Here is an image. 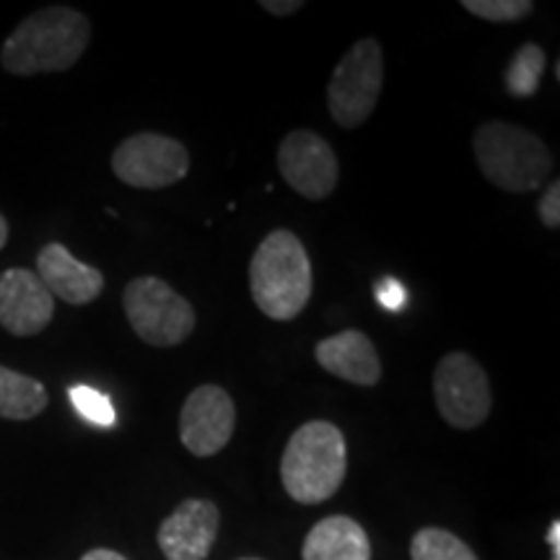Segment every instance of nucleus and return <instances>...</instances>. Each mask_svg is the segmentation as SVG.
Wrapping results in <instances>:
<instances>
[{
  "mask_svg": "<svg viewBox=\"0 0 560 560\" xmlns=\"http://www.w3.org/2000/svg\"><path fill=\"white\" fill-rule=\"evenodd\" d=\"M91 24L81 11L50 5L26 16L3 42L0 62L13 75L60 73L86 52Z\"/></svg>",
  "mask_w": 560,
  "mask_h": 560,
  "instance_id": "1",
  "label": "nucleus"
},
{
  "mask_svg": "<svg viewBox=\"0 0 560 560\" xmlns=\"http://www.w3.org/2000/svg\"><path fill=\"white\" fill-rule=\"evenodd\" d=\"M312 260L293 231H270L249 262V291L265 317L291 322L312 299Z\"/></svg>",
  "mask_w": 560,
  "mask_h": 560,
  "instance_id": "2",
  "label": "nucleus"
},
{
  "mask_svg": "<svg viewBox=\"0 0 560 560\" xmlns=\"http://www.w3.org/2000/svg\"><path fill=\"white\" fill-rule=\"evenodd\" d=\"M348 472L346 436L330 420L299 425L280 457V482L285 493L304 506L332 499Z\"/></svg>",
  "mask_w": 560,
  "mask_h": 560,
  "instance_id": "3",
  "label": "nucleus"
},
{
  "mask_svg": "<svg viewBox=\"0 0 560 560\" xmlns=\"http://www.w3.org/2000/svg\"><path fill=\"white\" fill-rule=\"evenodd\" d=\"M482 177L506 192H535L548 182L552 156L535 132L503 120L480 125L472 138Z\"/></svg>",
  "mask_w": 560,
  "mask_h": 560,
  "instance_id": "4",
  "label": "nucleus"
},
{
  "mask_svg": "<svg viewBox=\"0 0 560 560\" xmlns=\"http://www.w3.org/2000/svg\"><path fill=\"white\" fill-rule=\"evenodd\" d=\"M122 306L132 332L153 348L179 346L190 338L198 322L190 301L156 276L130 280L125 285Z\"/></svg>",
  "mask_w": 560,
  "mask_h": 560,
  "instance_id": "5",
  "label": "nucleus"
},
{
  "mask_svg": "<svg viewBox=\"0 0 560 560\" xmlns=\"http://www.w3.org/2000/svg\"><path fill=\"white\" fill-rule=\"evenodd\" d=\"M384 83V50L374 37H363L342 55L327 83V107L340 128L353 130L374 115Z\"/></svg>",
  "mask_w": 560,
  "mask_h": 560,
  "instance_id": "6",
  "label": "nucleus"
},
{
  "mask_svg": "<svg viewBox=\"0 0 560 560\" xmlns=\"http://www.w3.org/2000/svg\"><path fill=\"white\" fill-rule=\"evenodd\" d=\"M433 397L439 416L459 431L478 429L490 416L493 395L486 369L470 353H446L433 371Z\"/></svg>",
  "mask_w": 560,
  "mask_h": 560,
  "instance_id": "7",
  "label": "nucleus"
},
{
  "mask_svg": "<svg viewBox=\"0 0 560 560\" xmlns=\"http://www.w3.org/2000/svg\"><path fill=\"white\" fill-rule=\"evenodd\" d=\"M112 172L136 190H164L190 172V153L179 140L161 132H136L112 153Z\"/></svg>",
  "mask_w": 560,
  "mask_h": 560,
  "instance_id": "8",
  "label": "nucleus"
},
{
  "mask_svg": "<svg viewBox=\"0 0 560 560\" xmlns=\"http://www.w3.org/2000/svg\"><path fill=\"white\" fill-rule=\"evenodd\" d=\"M278 172L306 200L330 198L340 179L332 145L314 130H291L278 145Z\"/></svg>",
  "mask_w": 560,
  "mask_h": 560,
  "instance_id": "9",
  "label": "nucleus"
},
{
  "mask_svg": "<svg viewBox=\"0 0 560 560\" xmlns=\"http://www.w3.org/2000/svg\"><path fill=\"white\" fill-rule=\"evenodd\" d=\"M236 408L219 384H200L190 392L179 412V436L195 457H213L234 436Z\"/></svg>",
  "mask_w": 560,
  "mask_h": 560,
  "instance_id": "10",
  "label": "nucleus"
},
{
  "mask_svg": "<svg viewBox=\"0 0 560 560\" xmlns=\"http://www.w3.org/2000/svg\"><path fill=\"white\" fill-rule=\"evenodd\" d=\"M221 511L208 499H187L161 522L159 548L166 560H206L219 540Z\"/></svg>",
  "mask_w": 560,
  "mask_h": 560,
  "instance_id": "11",
  "label": "nucleus"
},
{
  "mask_svg": "<svg viewBox=\"0 0 560 560\" xmlns=\"http://www.w3.org/2000/svg\"><path fill=\"white\" fill-rule=\"evenodd\" d=\"M55 299L37 272L11 268L0 272V327L16 338L39 335L52 322Z\"/></svg>",
  "mask_w": 560,
  "mask_h": 560,
  "instance_id": "12",
  "label": "nucleus"
},
{
  "mask_svg": "<svg viewBox=\"0 0 560 560\" xmlns=\"http://www.w3.org/2000/svg\"><path fill=\"white\" fill-rule=\"evenodd\" d=\"M37 276L52 299L66 301L70 306H86L104 291V276L91 265L75 260L68 247L52 242L45 244L37 255Z\"/></svg>",
  "mask_w": 560,
  "mask_h": 560,
  "instance_id": "13",
  "label": "nucleus"
},
{
  "mask_svg": "<svg viewBox=\"0 0 560 560\" xmlns=\"http://www.w3.org/2000/svg\"><path fill=\"white\" fill-rule=\"evenodd\" d=\"M317 363L332 376L355 387H376L382 380V361L374 342L361 330H342L314 348Z\"/></svg>",
  "mask_w": 560,
  "mask_h": 560,
  "instance_id": "14",
  "label": "nucleus"
},
{
  "mask_svg": "<svg viewBox=\"0 0 560 560\" xmlns=\"http://www.w3.org/2000/svg\"><path fill=\"white\" fill-rule=\"evenodd\" d=\"M301 560H371L366 529L350 516H325L301 545Z\"/></svg>",
  "mask_w": 560,
  "mask_h": 560,
  "instance_id": "15",
  "label": "nucleus"
},
{
  "mask_svg": "<svg viewBox=\"0 0 560 560\" xmlns=\"http://www.w3.org/2000/svg\"><path fill=\"white\" fill-rule=\"evenodd\" d=\"M47 397L45 384L19 371L0 366V418L5 420H32L45 412Z\"/></svg>",
  "mask_w": 560,
  "mask_h": 560,
  "instance_id": "16",
  "label": "nucleus"
},
{
  "mask_svg": "<svg viewBox=\"0 0 560 560\" xmlns=\"http://www.w3.org/2000/svg\"><path fill=\"white\" fill-rule=\"evenodd\" d=\"M545 66H548V58H545V50L540 45H535V42L522 45L506 68L509 94L516 96V100H529V96H535L537 89H540Z\"/></svg>",
  "mask_w": 560,
  "mask_h": 560,
  "instance_id": "17",
  "label": "nucleus"
},
{
  "mask_svg": "<svg viewBox=\"0 0 560 560\" xmlns=\"http://www.w3.org/2000/svg\"><path fill=\"white\" fill-rule=\"evenodd\" d=\"M412 560H480L465 540L450 529L423 527L416 532L410 542Z\"/></svg>",
  "mask_w": 560,
  "mask_h": 560,
  "instance_id": "18",
  "label": "nucleus"
},
{
  "mask_svg": "<svg viewBox=\"0 0 560 560\" xmlns=\"http://www.w3.org/2000/svg\"><path fill=\"white\" fill-rule=\"evenodd\" d=\"M462 9L493 24H509V21L527 19L535 11V3L529 0H462Z\"/></svg>",
  "mask_w": 560,
  "mask_h": 560,
  "instance_id": "19",
  "label": "nucleus"
},
{
  "mask_svg": "<svg viewBox=\"0 0 560 560\" xmlns=\"http://www.w3.org/2000/svg\"><path fill=\"white\" fill-rule=\"evenodd\" d=\"M70 402H73V408L81 412L83 418L91 420V423L102 425V429H109V425L117 423V412H115V405L107 395H102L100 389H91V387H70Z\"/></svg>",
  "mask_w": 560,
  "mask_h": 560,
  "instance_id": "20",
  "label": "nucleus"
},
{
  "mask_svg": "<svg viewBox=\"0 0 560 560\" xmlns=\"http://www.w3.org/2000/svg\"><path fill=\"white\" fill-rule=\"evenodd\" d=\"M537 213H540V221L545 226L556 231L560 226V182L552 179L550 187L545 190L540 198V206H537Z\"/></svg>",
  "mask_w": 560,
  "mask_h": 560,
  "instance_id": "21",
  "label": "nucleus"
},
{
  "mask_svg": "<svg viewBox=\"0 0 560 560\" xmlns=\"http://www.w3.org/2000/svg\"><path fill=\"white\" fill-rule=\"evenodd\" d=\"M376 299H380L382 306H387V310L397 312L405 306V299H408V293L400 283H397L395 278H382L380 285H376Z\"/></svg>",
  "mask_w": 560,
  "mask_h": 560,
  "instance_id": "22",
  "label": "nucleus"
},
{
  "mask_svg": "<svg viewBox=\"0 0 560 560\" xmlns=\"http://www.w3.org/2000/svg\"><path fill=\"white\" fill-rule=\"evenodd\" d=\"M260 5L272 16H291V13L304 9V0H262Z\"/></svg>",
  "mask_w": 560,
  "mask_h": 560,
  "instance_id": "23",
  "label": "nucleus"
},
{
  "mask_svg": "<svg viewBox=\"0 0 560 560\" xmlns=\"http://www.w3.org/2000/svg\"><path fill=\"white\" fill-rule=\"evenodd\" d=\"M81 560H128L122 556V552L117 550H109V548H94L89 552H83Z\"/></svg>",
  "mask_w": 560,
  "mask_h": 560,
  "instance_id": "24",
  "label": "nucleus"
},
{
  "mask_svg": "<svg viewBox=\"0 0 560 560\" xmlns=\"http://www.w3.org/2000/svg\"><path fill=\"white\" fill-rule=\"evenodd\" d=\"M548 545L552 548V560H560V522L556 520L548 529Z\"/></svg>",
  "mask_w": 560,
  "mask_h": 560,
  "instance_id": "25",
  "label": "nucleus"
},
{
  "mask_svg": "<svg viewBox=\"0 0 560 560\" xmlns=\"http://www.w3.org/2000/svg\"><path fill=\"white\" fill-rule=\"evenodd\" d=\"M5 242H9V221H5V215L0 213V249L5 247Z\"/></svg>",
  "mask_w": 560,
  "mask_h": 560,
  "instance_id": "26",
  "label": "nucleus"
},
{
  "mask_svg": "<svg viewBox=\"0 0 560 560\" xmlns=\"http://www.w3.org/2000/svg\"><path fill=\"white\" fill-rule=\"evenodd\" d=\"M236 560H262V558H236Z\"/></svg>",
  "mask_w": 560,
  "mask_h": 560,
  "instance_id": "27",
  "label": "nucleus"
}]
</instances>
